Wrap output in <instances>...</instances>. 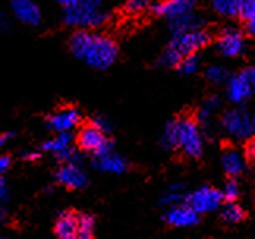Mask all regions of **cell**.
<instances>
[{
	"instance_id": "30",
	"label": "cell",
	"mask_w": 255,
	"mask_h": 239,
	"mask_svg": "<svg viewBox=\"0 0 255 239\" xmlns=\"http://www.w3.org/2000/svg\"><path fill=\"white\" fill-rule=\"evenodd\" d=\"M255 11V0H241V13L240 17H243L244 21Z\"/></svg>"
},
{
	"instance_id": "12",
	"label": "cell",
	"mask_w": 255,
	"mask_h": 239,
	"mask_svg": "<svg viewBox=\"0 0 255 239\" xmlns=\"http://www.w3.org/2000/svg\"><path fill=\"white\" fill-rule=\"evenodd\" d=\"M93 167L98 168L100 172H104V173L122 175L128 170V162L125 161V157L117 154L112 149V151H107V153L95 154Z\"/></svg>"
},
{
	"instance_id": "4",
	"label": "cell",
	"mask_w": 255,
	"mask_h": 239,
	"mask_svg": "<svg viewBox=\"0 0 255 239\" xmlns=\"http://www.w3.org/2000/svg\"><path fill=\"white\" fill-rule=\"evenodd\" d=\"M175 148L186 157L197 159L203 153V137L199 121L184 117L175 120Z\"/></svg>"
},
{
	"instance_id": "38",
	"label": "cell",
	"mask_w": 255,
	"mask_h": 239,
	"mask_svg": "<svg viewBox=\"0 0 255 239\" xmlns=\"http://www.w3.org/2000/svg\"><path fill=\"white\" fill-rule=\"evenodd\" d=\"M11 137H14V134L13 132H5V134H0V148H2L8 140H9V138H11Z\"/></svg>"
},
{
	"instance_id": "16",
	"label": "cell",
	"mask_w": 255,
	"mask_h": 239,
	"mask_svg": "<svg viewBox=\"0 0 255 239\" xmlns=\"http://www.w3.org/2000/svg\"><path fill=\"white\" fill-rule=\"evenodd\" d=\"M55 235L58 239H77L79 236V217L71 211H65L55 222Z\"/></svg>"
},
{
	"instance_id": "3",
	"label": "cell",
	"mask_w": 255,
	"mask_h": 239,
	"mask_svg": "<svg viewBox=\"0 0 255 239\" xmlns=\"http://www.w3.org/2000/svg\"><path fill=\"white\" fill-rule=\"evenodd\" d=\"M109 13L104 9V0H79L73 6H66L63 21L70 27H79L82 30L96 28L103 25Z\"/></svg>"
},
{
	"instance_id": "6",
	"label": "cell",
	"mask_w": 255,
	"mask_h": 239,
	"mask_svg": "<svg viewBox=\"0 0 255 239\" xmlns=\"http://www.w3.org/2000/svg\"><path fill=\"white\" fill-rule=\"evenodd\" d=\"M255 95V68H244L227 81V98L233 104H243Z\"/></svg>"
},
{
	"instance_id": "13",
	"label": "cell",
	"mask_w": 255,
	"mask_h": 239,
	"mask_svg": "<svg viewBox=\"0 0 255 239\" xmlns=\"http://www.w3.org/2000/svg\"><path fill=\"white\" fill-rule=\"evenodd\" d=\"M164 221L172 227H192L199 222V213L189 205H176L165 213Z\"/></svg>"
},
{
	"instance_id": "28",
	"label": "cell",
	"mask_w": 255,
	"mask_h": 239,
	"mask_svg": "<svg viewBox=\"0 0 255 239\" xmlns=\"http://www.w3.org/2000/svg\"><path fill=\"white\" fill-rule=\"evenodd\" d=\"M161 143L164 148H175V120H172L170 123H167L165 126L164 132H162V138H161Z\"/></svg>"
},
{
	"instance_id": "2",
	"label": "cell",
	"mask_w": 255,
	"mask_h": 239,
	"mask_svg": "<svg viewBox=\"0 0 255 239\" xmlns=\"http://www.w3.org/2000/svg\"><path fill=\"white\" fill-rule=\"evenodd\" d=\"M211 41V36L203 28L192 30V32L172 35L170 43L165 47V51L159 57V65L165 68L178 66V63L184 57L191 54H197L202 47H205Z\"/></svg>"
},
{
	"instance_id": "11",
	"label": "cell",
	"mask_w": 255,
	"mask_h": 239,
	"mask_svg": "<svg viewBox=\"0 0 255 239\" xmlns=\"http://www.w3.org/2000/svg\"><path fill=\"white\" fill-rule=\"evenodd\" d=\"M195 3H197V0H164L161 3L153 5V13L172 21L175 17L191 13Z\"/></svg>"
},
{
	"instance_id": "21",
	"label": "cell",
	"mask_w": 255,
	"mask_h": 239,
	"mask_svg": "<svg viewBox=\"0 0 255 239\" xmlns=\"http://www.w3.org/2000/svg\"><path fill=\"white\" fill-rule=\"evenodd\" d=\"M244 209L237 203V202H229L225 203V206L222 208V213L221 217L224 222H229V224H238L244 219Z\"/></svg>"
},
{
	"instance_id": "14",
	"label": "cell",
	"mask_w": 255,
	"mask_h": 239,
	"mask_svg": "<svg viewBox=\"0 0 255 239\" xmlns=\"http://www.w3.org/2000/svg\"><path fill=\"white\" fill-rule=\"evenodd\" d=\"M11 9L16 19H19V21L25 25L36 27L41 21L40 6H38L33 0H13Z\"/></svg>"
},
{
	"instance_id": "37",
	"label": "cell",
	"mask_w": 255,
	"mask_h": 239,
	"mask_svg": "<svg viewBox=\"0 0 255 239\" xmlns=\"http://www.w3.org/2000/svg\"><path fill=\"white\" fill-rule=\"evenodd\" d=\"M22 159H25V161H38L40 159V153H24L22 154Z\"/></svg>"
},
{
	"instance_id": "29",
	"label": "cell",
	"mask_w": 255,
	"mask_h": 239,
	"mask_svg": "<svg viewBox=\"0 0 255 239\" xmlns=\"http://www.w3.org/2000/svg\"><path fill=\"white\" fill-rule=\"evenodd\" d=\"M148 0H128L126 5H125V9L128 13H140L143 9L148 6Z\"/></svg>"
},
{
	"instance_id": "22",
	"label": "cell",
	"mask_w": 255,
	"mask_h": 239,
	"mask_svg": "<svg viewBox=\"0 0 255 239\" xmlns=\"http://www.w3.org/2000/svg\"><path fill=\"white\" fill-rule=\"evenodd\" d=\"M186 197L188 195H184V186L181 183H176L167 189V192L162 197V203L176 206V205H181L183 202L186 203Z\"/></svg>"
},
{
	"instance_id": "25",
	"label": "cell",
	"mask_w": 255,
	"mask_h": 239,
	"mask_svg": "<svg viewBox=\"0 0 255 239\" xmlns=\"http://www.w3.org/2000/svg\"><path fill=\"white\" fill-rule=\"evenodd\" d=\"M55 156L58 157V161L66 162V164H79L81 162V154H79V151H76V149L71 145L66 146L65 149H62V151H58Z\"/></svg>"
},
{
	"instance_id": "8",
	"label": "cell",
	"mask_w": 255,
	"mask_h": 239,
	"mask_svg": "<svg viewBox=\"0 0 255 239\" xmlns=\"http://www.w3.org/2000/svg\"><path fill=\"white\" fill-rule=\"evenodd\" d=\"M224 200L222 192L211 186H202L197 191H194L186 197V205H189L194 211L199 214L211 213L214 209H218Z\"/></svg>"
},
{
	"instance_id": "35",
	"label": "cell",
	"mask_w": 255,
	"mask_h": 239,
	"mask_svg": "<svg viewBox=\"0 0 255 239\" xmlns=\"http://www.w3.org/2000/svg\"><path fill=\"white\" fill-rule=\"evenodd\" d=\"M248 157L255 164V138H251V142L248 143Z\"/></svg>"
},
{
	"instance_id": "5",
	"label": "cell",
	"mask_w": 255,
	"mask_h": 239,
	"mask_svg": "<svg viewBox=\"0 0 255 239\" xmlns=\"http://www.w3.org/2000/svg\"><path fill=\"white\" fill-rule=\"evenodd\" d=\"M222 127L230 137L237 140H246L255 134V115L246 109H232L222 117Z\"/></svg>"
},
{
	"instance_id": "34",
	"label": "cell",
	"mask_w": 255,
	"mask_h": 239,
	"mask_svg": "<svg viewBox=\"0 0 255 239\" xmlns=\"http://www.w3.org/2000/svg\"><path fill=\"white\" fill-rule=\"evenodd\" d=\"M11 165V157L9 156H0V173L6 172Z\"/></svg>"
},
{
	"instance_id": "23",
	"label": "cell",
	"mask_w": 255,
	"mask_h": 239,
	"mask_svg": "<svg viewBox=\"0 0 255 239\" xmlns=\"http://www.w3.org/2000/svg\"><path fill=\"white\" fill-rule=\"evenodd\" d=\"M176 68H178L180 73H183L186 76L195 74V73L199 71V68H200V58H199L197 54H191L188 57H184Z\"/></svg>"
},
{
	"instance_id": "18",
	"label": "cell",
	"mask_w": 255,
	"mask_h": 239,
	"mask_svg": "<svg viewBox=\"0 0 255 239\" xmlns=\"http://www.w3.org/2000/svg\"><path fill=\"white\" fill-rule=\"evenodd\" d=\"M244 156L237 149H227L222 156V168L229 176H238L244 172Z\"/></svg>"
},
{
	"instance_id": "20",
	"label": "cell",
	"mask_w": 255,
	"mask_h": 239,
	"mask_svg": "<svg viewBox=\"0 0 255 239\" xmlns=\"http://www.w3.org/2000/svg\"><path fill=\"white\" fill-rule=\"evenodd\" d=\"M73 142V134L71 132H57V135L51 140H47L41 145V148L44 151H51L54 154H57L58 151H62L66 146H70Z\"/></svg>"
},
{
	"instance_id": "26",
	"label": "cell",
	"mask_w": 255,
	"mask_h": 239,
	"mask_svg": "<svg viewBox=\"0 0 255 239\" xmlns=\"http://www.w3.org/2000/svg\"><path fill=\"white\" fill-rule=\"evenodd\" d=\"M79 236H92L95 219L90 214H79Z\"/></svg>"
},
{
	"instance_id": "15",
	"label": "cell",
	"mask_w": 255,
	"mask_h": 239,
	"mask_svg": "<svg viewBox=\"0 0 255 239\" xmlns=\"http://www.w3.org/2000/svg\"><path fill=\"white\" fill-rule=\"evenodd\" d=\"M55 179L68 189H82L87 184V175L77 164H66L58 168Z\"/></svg>"
},
{
	"instance_id": "32",
	"label": "cell",
	"mask_w": 255,
	"mask_h": 239,
	"mask_svg": "<svg viewBox=\"0 0 255 239\" xmlns=\"http://www.w3.org/2000/svg\"><path fill=\"white\" fill-rule=\"evenodd\" d=\"M93 124L100 127L103 132H109L111 131V121L106 117H96L93 120Z\"/></svg>"
},
{
	"instance_id": "33",
	"label": "cell",
	"mask_w": 255,
	"mask_h": 239,
	"mask_svg": "<svg viewBox=\"0 0 255 239\" xmlns=\"http://www.w3.org/2000/svg\"><path fill=\"white\" fill-rule=\"evenodd\" d=\"M246 30L251 36H255V11L246 19Z\"/></svg>"
},
{
	"instance_id": "41",
	"label": "cell",
	"mask_w": 255,
	"mask_h": 239,
	"mask_svg": "<svg viewBox=\"0 0 255 239\" xmlns=\"http://www.w3.org/2000/svg\"><path fill=\"white\" fill-rule=\"evenodd\" d=\"M0 239H3V238H0Z\"/></svg>"
},
{
	"instance_id": "17",
	"label": "cell",
	"mask_w": 255,
	"mask_h": 239,
	"mask_svg": "<svg viewBox=\"0 0 255 239\" xmlns=\"http://www.w3.org/2000/svg\"><path fill=\"white\" fill-rule=\"evenodd\" d=\"M203 27V19L195 14L194 11L186 13L180 17H175L170 21V32L172 35H178V33H186V32H192V30H199Z\"/></svg>"
},
{
	"instance_id": "36",
	"label": "cell",
	"mask_w": 255,
	"mask_h": 239,
	"mask_svg": "<svg viewBox=\"0 0 255 239\" xmlns=\"http://www.w3.org/2000/svg\"><path fill=\"white\" fill-rule=\"evenodd\" d=\"M9 27V21H8V17L0 11V30H6Z\"/></svg>"
},
{
	"instance_id": "7",
	"label": "cell",
	"mask_w": 255,
	"mask_h": 239,
	"mask_svg": "<svg viewBox=\"0 0 255 239\" xmlns=\"http://www.w3.org/2000/svg\"><path fill=\"white\" fill-rule=\"evenodd\" d=\"M77 145L81 149L87 153H93V154H101L107 153L114 149V142L111 138L106 137V132H103L100 127L92 124L82 126V129L77 134Z\"/></svg>"
},
{
	"instance_id": "40",
	"label": "cell",
	"mask_w": 255,
	"mask_h": 239,
	"mask_svg": "<svg viewBox=\"0 0 255 239\" xmlns=\"http://www.w3.org/2000/svg\"><path fill=\"white\" fill-rule=\"evenodd\" d=\"M77 239H92V236H77Z\"/></svg>"
},
{
	"instance_id": "39",
	"label": "cell",
	"mask_w": 255,
	"mask_h": 239,
	"mask_svg": "<svg viewBox=\"0 0 255 239\" xmlns=\"http://www.w3.org/2000/svg\"><path fill=\"white\" fill-rule=\"evenodd\" d=\"M57 2L66 8V6H73V5H76L77 2H79V0H57Z\"/></svg>"
},
{
	"instance_id": "10",
	"label": "cell",
	"mask_w": 255,
	"mask_h": 239,
	"mask_svg": "<svg viewBox=\"0 0 255 239\" xmlns=\"http://www.w3.org/2000/svg\"><path fill=\"white\" fill-rule=\"evenodd\" d=\"M79 121H81L79 111L73 107H68V109H63V111L52 114L47 118L46 124L51 131H55V132H71L73 129L79 124Z\"/></svg>"
},
{
	"instance_id": "24",
	"label": "cell",
	"mask_w": 255,
	"mask_h": 239,
	"mask_svg": "<svg viewBox=\"0 0 255 239\" xmlns=\"http://www.w3.org/2000/svg\"><path fill=\"white\" fill-rule=\"evenodd\" d=\"M205 77L208 79L210 82L213 84H224V82H227L229 81V71L225 69L224 66L221 65H213L207 69V73H205Z\"/></svg>"
},
{
	"instance_id": "9",
	"label": "cell",
	"mask_w": 255,
	"mask_h": 239,
	"mask_svg": "<svg viewBox=\"0 0 255 239\" xmlns=\"http://www.w3.org/2000/svg\"><path fill=\"white\" fill-rule=\"evenodd\" d=\"M216 51L227 58L240 57L246 51V41L238 30L225 28L216 41Z\"/></svg>"
},
{
	"instance_id": "31",
	"label": "cell",
	"mask_w": 255,
	"mask_h": 239,
	"mask_svg": "<svg viewBox=\"0 0 255 239\" xmlns=\"http://www.w3.org/2000/svg\"><path fill=\"white\" fill-rule=\"evenodd\" d=\"M8 200H9V184L3 176H0V205H6Z\"/></svg>"
},
{
	"instance_id": "27",
	"label": "cell",
	"mask_w": 255,
	"mask_h": 239,
	"mask_svg": "<svg viewBox=\"0 0 255 239\" xmlns=\"http://www.w3.org/2000/svg\"><path fill=\"white\" fill-rule=\"evenodd\" d=\"M222 195L225 200L229 202H237V198L240 197V184L235 181V179H229L227 183L224 186V191H222Z\"/></svg>"
},
{
	"instance_id": "19",
	"label": "cell",
	"mask_w": 255,
	"mask_h": 239,
	"mask_svg": "<svg viewBox=\"0 0 255 239\" xmlns=\"http://www.w3.org/2000/svg\"><path fill=\"white\" fill-rule=\"evenodd\" d=\"M211 6L222 17H238L241 13V0H211Z\"/></svg>"
},
{
	"instance_id": "1",
	"label": "cell",
	"mask_w": 255,
	"mask_h": 239,
	"mask_svg": "<svg viewBox=\"0 0 255 239\" xmlns=\"http://www.w3.org/2000/svg\"><path fill=\"white\" fill-rule=\"evenodd\" d=\"M70 49L76 58L95 69L111 68L119 58V46L114 39L90 30H79L70 39Z\"/></svg>"
}]
</instances>
